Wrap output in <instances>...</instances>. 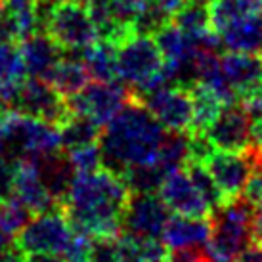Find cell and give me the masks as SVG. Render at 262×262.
<instances>
[{
  "instance_id": "1",
  "label": "cell",
  "mask_w": 262,
  "mask_h": 262,
  "mask_svg": "<svg viewBox=\"0 0 262 262\" xmlns=\"http://www.w3.org/2000/svg\"><path fill=\"white\" fill-rule=\"evenodd\" d=\"M130 189L123 176L100 168L75 176L63 199V212L75 230L92 237H117L123 233V216Z\"/></svg>"
},
{
  "instance_id": "2",
  "label": "cell",
  "mask_w": 262,
  "mask_h": 262,
  "mask_svg": "<svg viewBox=\"0 0 262 262\" xmlns=\"http://www.w3.org/2000/svg\"><path fill=\"white\" fill-rule=\"evenodd\" d=\"M167 130L140 100H130L100 134L103 167L123 174L126 168L155 165Z\"/></svg>"
},
{
  "instance_id": "3",
  "label": "cell",
  "mask_w": 262,
  "mask_h": 262,
  "mask_svg": "<svg viewBox=\"0 0 262 262\" xmlns=\"http://www.w3.org/2000/svg\"><path fill=\"white\" fill-rule=\"evenodd\" d=\"M117 77L130 88L134 98L176 84L174 75L165 66L155 37L134 29L117 42Z\"/></svg>"
},
{
  "instance_id": "4",
  "label": "cell",
  "mask_w": 262,
  "mask_h": 262,
  "mask_svg": "<svg viewBox=\"0 0 262 262\" xmlns=\"http://www.w3.org/2000/svg\"><path fill=\"white\" fill-rule=\"evenodd\" d=\"M59 149L61 134L58 124L15 110L0 119V151L17 163H33Z\"/></svg>"
},
{
  "instance_id": "5",
  "label": "cell",
  "mask_w": 262,
  "mask_h": 262,
  "mask_svg": "<svg viewBox=\"0 0 262 262\" xmlns=\"http://www.w3.org/2000/svg\"><path fill=\"white\" fill-rule=\"evenodd\" d=\"M256 211L245 199H228L212 211V232L207 251L214 262H233L256 241Z\"/></svg>"
},
{
  "instance_id": "6",
  "label": "cell",
  "mask_w": 262,
  "mask_h": 262,
  "mask_svg": "<svg viewBox=\"0 0 262 262\" xmlns=\"http://www.w3.org/2000/svg\"><path fill=\"white\" fill-rule=\"evenodd\" d=\"M46 31L63 48V52H73V54H82L90 44H94L100 38L88 4L80 0L56 4Z\"/></svg>"
},
{
  "instance_id": "7",
  "label": "cell",
  "mask_w": 262,
  "mask_h": 262,
  "mask_svg": "<svg viewBox=\"0 0 262 262\" xmlns=\"http://www.w3.org/2000/svg\"><path fill=\"white\" fill-rule=\"evenodd\" d=\"M130 100H134V94L121 80H90L79 94L67 98V103L71 113L84 115L92 119L96 124L105 126Z\"/></svg>"
},
{
  "instance_id": "8",
  "label": "cell",
  "mask_w": 262,
  "mask_h": 262,
  "mask_svg": "<svg viewBox=\"0 0 262 262\" xmlns=\"http://www.w3.org/2000/svg\"><path fill=\"white\" fill-rule=\"evenodd\" d=\"M73 232L75 228L66 216V212H58L52 209L29 220V224L17 235V245L27 255L31 253L61 255V251L73 237Z\"/></svg>"
},
{
  "instance_id": "9",
  "label": "cell",
  "mask_w": 262,
  "mask_h": 262,
  "mask_svg": "<svg viewBox=\"0 0 262 262\" xmlns=\"http://www.w3.org/2000/svg\"><path fill=\"white\" fill-rule=\"evenodd\" d=\"M136 100H140L151 111V115L167 132H191L193 100L188 88L180 84H170Z\"/></svg>"
},
{
  "instance_id": "10",
  "label": "cell",
  "mask_w": 262,
  "mask_h": 262,
  "mask_svg": "<svg viewBox=\"0 0 262 262\" xmlns=\"http://www.w3.org/2000/svg\"><path fill=\"white\" fill-rule=\"evenodd\" d=\"M260 159V155L253 151L251 155H243V151L212 149L201 163L211 172L224 199L228 201V199H235L243 193L256 163Z\"/></svg>"
},
{
  "instance_id": "11",
  "label": "cell",
  "mask_w": 262,
  "mask_h": 262,
  "mask_svg": "<svg viewBox=\"0 0 262 262\" xmlns=\"http://www.w3.org/2000/svg\"><path fill=\"white\" fill-rule=\"evenodd\" d=\"M15 111L23 115L37 117L58 126L71 115L66 96L59 94L46 79H37V77H29L21 82Z\"/></svg>"
},
{
  "instance_id": "12",
  "label": "cell",
  "mask_w": 262,
  "mask_h": 262,
  "mask_svg": "<svg viewBox=\"0 0 262 262\" xmlns=\"http://www.w3.org/2000/svg\"><path fill=\"white\" fill-rule=\"evenodd\" d=\"M170 220V209L157 193H130L123 216V232L161 239Z\"/></svg>"
},
{
  "instance_id": "13",
  "label": "cell",
  "mask_w": 262,
  "mask_h": 262,
  "mask_svg": "<svg viewBox=\"0 0 262 262\" xmlns=\"http://www.w3.org/2000/svg\"><path fill=\"white\" fill-rule=\"evenodd\" d=\"M201 134L214 149L245 151L251 147V119L243 105L226 103Z\"/></svg>"
},
{
  "instance_id": "14",
  "label": "cell",
  "mask_w": 262,
  "mask_h": 262,
  "mask_svg": "<svg viewBox=\"0 0 262 262\" xmlns=\"http://www.w3.org/2000/svg\"><path fill=\"white\" fill-rule=\"evenodd\" d=\"M157 193L174 214L205 219L212 212L211 205L201 195V191L197 189L195 182L189 176L188 168L184 167L167 172Z\"/></svg>"
},
{
  "instance_id": "15",
  "label": "cell",
  "mask_w": 262,
  "mask_h": 262,
  "mask_svg": "<svg viewBox=\"0 0 262 262\" xmlns=\"http://www.w3.org/2000/svg\"><path fill=\"white\" fill-rule=\"evenodd\" d=\"M220 67L237 100L262 92V59L256 54L228 52L220 56Z\"/></svg>"
},
{
  "instance_id": "16",
  "label": "cell",
  "mask_w": 262,
  "mask_h": 262,
  "mask_svg": "<svg viewBox=\"0 0 262 262\" xmlns=\"http://www.w3.org/2000/svg\"><path fill=\"white\" fill-rule=\"evenodd\" d=\"M19 52L27 75L37 79H48L54 67L58 66V61L66 54L48 31H37L31 37L23 38Z\"/></svg>"
},
{
  "instance_id": "17",
  "label": "cell",
  "mask_w": 262,
  "mask_h": 262,
  "mask_svg": "<svg viewBox=\"0 0 262 262\" xmlns=\"http://www.w3.org/2000/svg\"><path fill=\"white\" fill-rule=\"evenodd\" d=\"M212 226L209 220L197 216H182L174 214L168 220L161 241L168 251L176 249H207L211 239Z\"/></svg>"
},
{
  "instance_id": "18",
  "label": "cell",
  "mask_w": 262,
  "mask_h": 262,
  "mask_svg": "<svg viewBox=\"0 0 262 262\" xmlns=\"http://www.w3.org/2000/svg\"><path fill=\"white\" fill-rule=\"evenodd\" d=\"M14 195L21 201L33 214L48 212L58 207L56 197L50 193L48 186L44 184L42 176L35 167V163H19L17 178L14 184Z\"/></svg>"
},
{
  "instance_id": "19",
  "label": "cell",
  "mask_w": 262,
  "mask_h": 262,
  "mask_svg": "<svg viewBox=\"0 0 262 262\" xmlns=\"http://www.w3.org/2000/svg\"><path fill=\"white\" fill-rule=\"evenodd\" d=\"M220 42L230 52L262 54V12L243 17L216 33Z\"/></svg>"
},
{
  "instance_id": "20",
  "label": "cell",
  "mask_w": 262,
  "mask_h": 262,
  "mask_svg": "<svg viewBox=\"0 0 262 262\" xmlns=\"http://www.w3.org/2000/svg\"><path fill=\"white\" fill-rule=\"evenodd\" d=\"M33 163L38 168V172L42 176L44 184L50 189V193L56 197V201L63 203L67 191H69L75 176H77V170L73 168L69 157L61 155L58 151L52 153V155H46V157L38 161H33Z\"/></svg>"
},
{
  "instance_id": "21",
  "label": "cell",
  "mask_w": 262,
  "mask_h": 262,
  "mask_svg": "<svg viewBox=\"0 0 262 262\" xmlns=\"http://www.w3.org/2000/svg\"><path fill=\"white\" fill-rule=\"evenodd\" d=\"M46 80L61 96L71 98V96L79 94L80 90L88 84V80L92 79L88 75L86 66H84V61L80 58V54L75 56L73 52H66V56L59 59L58 66L54 67V71H52L50 77Z\"/></svg>"
},
{
  "instance_id": "22",
  "label": "cell",
  "mask_w": 262,
  "mask_h": 262,
  "mask_svg": "<svg viewBox=\"0 0 262 262\" xmlns=\"http://www.w3.org/2000/svg\"><path fill=\"white\" fill-rule=\"evenodd\" d=\"M80 58L84 61L92 80L111 82L119 79L117 77V42L113 40L98 38L80 54Z\"/></svg>"
},
{
  "instance_id": "23",
  "label": "cell",
  "mask_w": 262,
  "mask_h": 262,
  "mask_svg": "<svg viewBox=\"0 0 262 262\" xmlns=\"http://www.w3.org/2000/svg\"><path fill=\"white\" fill-rule=\"evenodd\" d=\"M260 12L262 0H211L209 2L211 27L214 33H220L228 25Z\"/></svg>"
},
{
  "instance_id": "24",
  "label": "cell",
  "mask_w": 262,
  "mask_h": 262,
  "mask_svg": "<svg viewBox=\"0 0 262 262\" xmlns=\"http://www.w3.org/2000/svg\"><path fill=\"white\" fill-rule=\"evenodd\" d=\"M59 134H61V147H66L69 151L75 147L98 144L100 134H102V126L96 124L88 117L71 113L63 123L59 124Z\"/></svg>"
},
{
  "instance_id": "25",
  "label": "cell",
  "mask_w": 262,
  "mask_h": 262,
  "mask_svg": "<svg viewBox=\"0 0 262 262\" xmlns=\"http://www.w3.org/2000/svg\"><path fill=\"white\" fill-rule=\"evenodd\" d=\"M191 161V134L189 132H167L161 144L157 165L167 174L170 170L186 167Z\"/></svg>"
},
{
  "instance_id": "26",
  "label": "cell",
  "mask_w": 262,
  "mask_h": 262,
  "mask_svg": "<svg viewBox=\"0 0 262 262\" xmlns=\"http://www.w3.org/2000/svg\"><path fill=\"white\" fill-rule=\"evenodd\" d=\"M191 92V100H193V126L191 132H203L214 117L219 115V111L222 110V100L219 96L211 92L207 86L193 82L189 86Z\"/></svg>"
},
{
  "instance_id": "27",
  "label": "cell",
  "mask_w": 262,
  "mask_h": 262,
  "mask_svg": "<svg viewBox=\"0 0 262 262\" xmlns=\"http://www.w3.org/2000/svg\"><path fill=\"white\" fill-rule=\"evenodd\" d=\"M121 176L130 189V193H155L159 191L165 172L155 163V165H140V167L126 168Z\"/></svg>"
},
{
  "instance_id": "28",
  "label": "cell",
  "mask_w": 262,
  "mask_h": 262,
  "mask_svg": "<svg viewBox=\"0 0 262 262\" xmlns=\"http://www.w3.org/2000/svg\"><path fill=\"white\" fill-rule=\"evenodd\" d=\"M33 219V212L17 199L15 195L2 197L0 199V228L10 235H19L23 228Z\"/></svg>"
},
{
  "instance_id": "29",
  "label": "cell",
  "mask_w": 262,
  "mask_h": 262,
  "mask_svg": "<svg viewBox=\"0 0 262 262\" xmlns=\"http://www.w3.org/2000/svg\"><path fill=\"white\" fill-rule=\"evenodd\" d=\"M186 168H188L191 180L195 182L197 189L201 191V195L207 199V203L211 205L212 211L219 209L226 199L222 195V191L219 189V186H216V182H214V178L211 176V172L207 170V167H205L201 161H189L188 165H186Z\"/></svg>"
},
{
  "instance_id": "30",
  "label": "cell",
  "mask_w": 262,
  "mask_h": 262,
  "mask_svg": "<svg viewBox=\"0 0 262 262\" xmlns=\"http://www.w3.org/2000/svg\"><path fill=\"white\" fill-rule=\"evenodd\" d=\"M27 75L23 66L21 52L14 46V42L0 40V79L23 80Z\"/></svg>"
},
{
  "instance_id": "31",
  "label": "cell",
  "mask_w": 262,
  "mask_h": 262,
  "mask_svg": "<svg viewBox=\"0 0 262 262\" xmlns=\"http://www.w3.org/2000/svg\"><path fill=\"white\" fill-rule=\"evenodd\" d=\"M67 157L71 161L73 168L77 170V174H84V172H96L103 168V159H102V149L100 144H90V146L75 147L69 149Z\"/></svg>"
},
{
  "instance_id": "32",
  "label": "cell",
  "mask_w": 262,
  "mask_h": 262,
  "mask_svg": "<svg viewBox=\"0 0 262 262\" xmlns=\"http://www.w3.org/2000/svg\"><path fill=\"white\" fill-rule=\"evenodd\" d=\"M92 241L94 237L88 233L75 230L73 237L69 239L67 247L61 251V260L63 262H90V253H92Z\"/></svg>"
},
{
  "instance_id": "33",
  "label": "cell",
  "mask_w": 262,
  "mask_h": 262,
  "mask_svg": "<svg viewBox=\"0 0 262 262\" xmlns=\"http://www.w3.org/2000/svg\"><path fill=\"white\" fill-rule=\"evenodd\" d=\"M17 170H19V163L0 151V199L14 195Z\"/></svg>"
},
{
  "instance_id": "34",
  "label": "cell",
  "mask_w": 262,
  "mask_h": 262,
  "mask_svg": "<svg viewBox=\"0 0 262 262\" xmlns=\"http://www.w3.org/2000/svg\"><path fill=\"white\" fill-rule=\"evenodd\" d=\"M260 163H262V159L256 163L255 170H253V174H251V178H249L247 186H245L243 193H241L247 203H251L253 207H255V211L262 209V167H260Z\"/></svg>"
},
{
  "instance_id": "35",
  "label": "cell",
  "mask_w": 262,
  "mask_h": 262,
  "mask_svg": "<svg viewBox=\"0 0 262 262\" xmlns=\"http://www.w3.org/2000/svg\"><path fill=\"white\" fill-rule=\"evenodd\" d=\"M90 262H119L115 249V237H94Z\"/></svg>"
},
{
  "instance_id": "36",
  "label": "cell",
  "mask_w": 262,
  "mask_h": 262,
  "mask_svg": "<svg viewBox=\"0 0 262 262\" xmlns=\"http://www.w3.org/2000/svg\"><path fill=\"white\" fill-rule=\"evenodd\" d=\"M168 262H212L207 249H176L168 251Z\"/></svg>"
},
{
  "instance_id": "37",
  "label": "cell",
  "mask_w": 262,
  "mask_h": 262,
  "mask_svg": "<svg viewBox=\"0 0 262 262\" xmlns=\"http://www.w3.org/2000/svg\"><path fill=\"white\" fill-rule=\"evenodd\" d=\"M151 2L159 8L167 17H174V15L182 10V6L188 0H151Z\"/></svg>"
},
{
  "instance_id": "38",
  "label": "cell",
  "mask_w": 262,
  "mask_h": 262,
  "mask_svg": "<svg viewBox=\"0 0 262 262\" xmlns=\"http://www.w3.org/2000/svg\"><path fill=\"white\" fill-rule=\"evenodd\" d=\"M0 262H27V253L19 245H8L0 253Z\"/></svg>"
},
{
  "instance_id": "39",
  "label": "cell",
  "mask_w": 262,
  "mask_h": 262,
  "mask_svg": "<svg viewBox=\"0 0 262 262\" xmlns=\"http://www.w3.org/2000/svg\"><path fill=\"white\" fill-rule=\"evenodd\" d=\"M233 262H262V245H249Z\"/></svg>"
},
{
  "instance_id": "40",
  "label": "cell",
  "mask_w": 262,
  "mask_h": 262,
  "mask_svg": "<svg viewBox=\"0 0 262 262\" xmlns=\"http://www.w3.org/2000/svg\"><path fill=\"white\" fill-rule=\"evenodd\" d=\"M27 262H63L59 255H52V253H31L27 256Z\"/></svg>"
},
{
  "instance_id": "41",
  "label": "cell",
  "mask_w": 262,
  "mask_h": 262,
  "mask_svg": "<svg viewBox=\"0 0 262 262\" xmlns=\"http://www.w3.org/2000/svg\"><path fill=\"white\" fill-rule=\"evenodd\" d=\"M255 230H256V239H262V209H258V211H256Z\"/></svg>"
},
{
  "instance_id": "42",
  "label": "cell",
  "mask_w": 262,
  "mask_h": 262,
  "mask_svg": "<svg viewBox=\"0 0 262 262\" xmlns=\"http://www.w3.org/2000/svg\"><path fill=\"white\" fill-rule=\"evenodd\" d=\"M8 245H10V235H8V233L4 232L2 228H0V253H2V251L8 247Z\"/></svg>"
},
{
  "instance_id": "43",
  "label": "cell",
  "mask_w": 262,
  "mask_h": 262,
  "mask_svg": "<svg viewBox=\"0 0 262 262\" xmlns=\"http://www.w3.org/2000/svg\"><path fill=\"white\" fill-rule=\"evenodd\" d=\"M54 4H61V2H71V0H52ZM80 2H88V0H80Z\"/></svg>"
},
{
  "instance_id": "44",
  "label": "cell",
  "mask_w": 262,
  "mask_h": 262,
  "mask_svg": "<svg viewBox=\"0 0 262 262\" xmlns=\"http://www.w3.org/2000/svg\"><path fill=\"white\" fill-rule=\"evenodd\" d=\"M167 258H168V256H167ZM167 258H163V260H149V262H168Z\"/></svg>"
},
{
  "instance_id": "45",
  "label": "cell",
  "mask_w": 262,
  "mask_h": 262,
  "mask_svg": "<svg viewBox=\"0 0 262 262\" xmlns=\"http://www.w3.org/2000/svg\"><path fill=\"white\" fill-rule=\"evenodd\" d=\"M33 2H37V0H33Z\"/></svg>"
}]
</instances>
